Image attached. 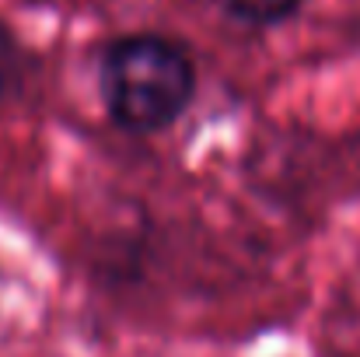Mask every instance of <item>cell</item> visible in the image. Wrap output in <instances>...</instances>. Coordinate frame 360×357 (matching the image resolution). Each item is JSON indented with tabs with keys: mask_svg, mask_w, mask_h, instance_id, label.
<instances>
[{
	"mask_svg": "<svg viewBox=\"0 0 360 357\" xmlns=\"http://www.w3.org/2000/svg\"><path fill=\"white\" fill-rule=\"evenodd\" d=\"M196 60L186 42L161 32H126L98 56V95L109 123L129 137L172 130L196 99Z\"/></svg>",
	"mask_w": 360,
	"mask_h": 357,
	"instance_id": "1",
	"label": "cell"
},
{
	"mask_svg": "<svg viewBox=\"0 0 360 357\" xmlns=\"http://www.w3.org/2000/svg\"><path fill=\"white\" fill-rule=\"evenodd\" d=\"M210 4L224 18L248 28H276L304 7V0H210Z\"/></svg>",
	"mask_w": 360,
	"mask_h": 357,
	"instance_id": "2",
	"label": "cell"
},
{
	"mask_svg": "<svg viewBox=\"0 0 360 357\" xmlns=\"http://www.w3.org/2000/svg\"><path fill=\"white\" fill-rule=\"evenodd\" d=\"M25 70H28V53L14 35V28L0 18V95L14 92L25 81Z\"/></svg>",
	"mask_w": 360,
	"mask_h": 357,
	"instance_id": "3",
	"label": "cell"
}]
</instances>
